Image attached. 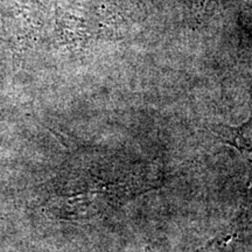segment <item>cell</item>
Instances as JSON below:
<instances>
[{"label": "cell", "mask_w": 252, "mask_h": 252, "mask_svg": "<svg viewBox=\"0 0 252 252\" xmlns=\"http://www.w3.org/2000/svg\"><path fill=\"white\" fill-rule=\"evenodd\" d=\"M215 132L225 144L231 145L237 150L252 153V97L250 102V116L244 124L236 127L219 125Z\"/></svg>", "instance_id": "obj_1"}]
</instances>
